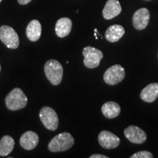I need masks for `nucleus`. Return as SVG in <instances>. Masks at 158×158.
<instances>
[{
  "mask_svg": "<svg viewBox=\"0 0 158 158\" xmlns=\"http://www.w3.org/2000/svg\"><path fill=\"white\" fill-rule=\"evenodd\" d=\"M41 31H42V27H41L40 23L37 20H32L30 21L27 27V36L29 40L35 42L38 40L41 36Z\"/></svg>",
  "mask_w": 158,
  "mask_h": 158,
  "instance_id": "nucleus-16",
  "label": "nucleus"
},
{
  "mask_svg": "<svg viewBox=\"0 0 158 158\" xmlns=\"http://www.w3.org/2000/svg\"><path fill=\"white\" fill-rule=\"evenodd\" d=\"M153 155L148 151H140L130 156V158H152Z\"/></svg>",
  "mask_w": 158,
  "mask_h": 158,
  "instance_id": "nucleus-19",
  "label": "nucleus"
},
{
  "mask_svg": "<svg viewBox=\"0 0 158 158\" xmlns=\"http://www.w3.org/2000/svg\"><path fill=\"white\" fill-rule=\"evenodd\" d=\"M0 40L9 48L15 49L19 45V35L9 26L5 25L0 27Z\"/></svg>",
  "mask_w": 158,
  "mask_h": 158,
  "instance_id": "nucleus-6",
  "label": "nucleus"
},
{
  "mask_svg": "<svg viewBox=\"0 0 158 158\" xmlns=\"http://www.w3.org/2000/svg\"><path fill=\"white\" fill-rule=\"evenodd\" d=\"M72 29V21L68 18H62L59 19L55 27V31L59 37H67Z\"/></svg>",
  "mask_w": 158,
  "mask_h": 158,
  "instance_id": "nucleus-13",
  "label": "nucleus"
},
{
  "mask_svg": "<svg viewBox=\"0 0 158 158\" xmlns=\"http://www.w3.org/2000/svg\"><path fill=\"white\" fill-rule=\"evenodd\" d=\"M83 55L84 56V65L90 69L98 68L103 57V54L101 51L91 46L85 47L83 50Z\"/></svg>",
  "mask_w": 158,
  "mask_h": 158,
  "instance_id": "nucleus-5",
  "label": "nucleus"
},
{
  "mask_svg": "<svg viewBox=\"0 0 158 158\" xmlns=\"http://www.w3.org/2000/svg\"><path fill=\"white\" fill-rule=\"evenodd\" d=\"M141 99L147 102H152L158 98V84L152 83L147 85L140 94Z\"/></svg>",
  "mask_w": 158,
  "mask_h": 158,
  "instance_id": "nucleus-14",
  "label": "nucleus"
},
{
  "mask_svg": "<svg viewBox=\"0 0 158 158\" xmlns=\"http://www.w3.org/2000/svg\"><path fill=\"white\" fill-rule=\"evenodd\" d=\"M145 1H150V0H145Z\"/></svg>",
  "mask_w": 158,
  "mask_h": 158,
  "instance_id": "nucleus-23",
  "label": "nucleus"
},
{
  "mask_svg": "<svg viewBox=\"0 0 158 158\" xmlns=\"http://www.w3.org/2000/svg\"><path fill=\"white\" fill-rule=\"evenodd\" d=\"M31 0H18V2H19V3L20 5H27V4H29Z\"/></svg>",
  "mask_w": 158,
  "mask_h": 158,
  "instance_id": "nucleus-21",
  "label": "nucleus"
},
{
  "mask_svg": "<svg viewBox=\"0 0 158 158\" xmlns=\"http://www.w3.org/2000/svg\"><path fill=\"white\" fill-rule=\"evenodd\" d=\"M44 70L45 76L51 84L54 86L62 82L63 76V68L58 61L51 59L45 64Z\"/></svg>",
  "mask_w": 158,
  "mask_h": 158,
  "instance_id": "nucleus-3",
  "label": "nucleus"
},
{
  "mask_svg": "<svg viewBox=\"0 0 158 158\" xmlns=\"http://www.w3.org/2000/svg\"><path fill=\"white\" fill-rule=\"evenodd\" d=\"M90 158H108V157L106 155H99V154H96V155H91Z\"/></svg>",
  "mask_w": 158,
  "mask_h": 158,
  "instance_id": "nucleus-20",
  "label": "nucleus"
},
{
  "mask_svg": "<svg viewBox=\"0 0 158 158\" xmlns=\"http://www.w3.org/2000/svg\"><path fill=\"white\" fill-rule=\"evenodd\" d=\"M125 137L133 143L141 144L147 141V134L137 126L130 125L124 131Z\"/></svg>",
  "mask_w": 158,
  "mask_h": 158,
  "instance_id": "nucleus-8",
  "label": "nucleus"
},
{
  "mask_svg": "<svg viewBox=\"0 0 158 158\" xmlns=\"http://www.w3.org/2000/svg\"><path fill=\"white\" fill-rule=\"evenodd\" d=\"M150 13L147 8L138 9L133 16V24L138 30H143L149 24Z\"/></svg>",
  "mask_w": 158,
  "mask_h": 158,
  "instance_id": "nucleus-10",
  "label": "nucleus"
},
{
  "mask_svg": "<svg viewBox=\"0 0 158 158\" xmlns=\"http://www.w3.org/2000/svg\"><path fill=\"white\" fill-rule=\"evenodd\" d=\"M98 141L100 145L106 149H115L120 143L119 138L115 134L107 130L100 132L98 135Z\"/></svg>",
  "mask_w": 158,
  "mask_h": 158,
  "instance_id": "nucleus-9",
  "label": "nucleus"
},
{
  "mask_svg": "<svg viewBox=\"0 0 158 158\" xmlns=\"http://www.w3.org/2000/svg\"><path fill=\"white\" fill-rule=\"evenodd\" d=\"M75 143L73 135L69 133H62L55 136L48 144V149L51 152L67 151Z\"/></svg>",
  "mask_w": 158,
  "mask_h": 158,
  "instance_id": "nucleus-1",
  "label": "nucleus"
},
{
  "mask_svg": "<svg viewBox=\"0 0 158 158\" xmlns=\"http://www.w3.org/2000/svg\"><path fill=\"white\" fill-rule=\"evenodd\" d=\"M39 143V137L37 133L32 131L24 133L20 138V144L26 150L35 149Z\"/></svg>",
  "mask_w": 158,
  "mask_h": 158,
  "instance_id": "nucleus-12",
  "label": "nucleus"
},
{
  "mask_svg": "<svg viewBox=\"0 0 158 158\" xmlns=\"http://www.w3.org/2000/svg\"><path fill=\"white\" fill-rule=\"evenodd\" d=\"M2 0H0V2H2Z\"/></svg>",
  "mask_w": 158,
  "mask_h": 158,
  "instance_id": "nucleus-24",
  "label": "nucleus"
},
{
  "mask_svg": "<svg viewBox=\"0 0 158 158\" xmlns=\"http://www.w3.org/2000/svg\"><path fill=\"white\" fill-rule=\"evenodd\" d=\"M101 110L105 117L114 118L119 115L120 112H121V108L117 102L109 101L102 105Z\"/></svg>",
  "mask_w": 158,
  "mask_h": 158,
  "instance_id": "nucleus-17",
  "label": "nucleus"
},
{
  "mask_svg": "<svg viewBox=\"0 0 158 158\" xmlns=\"http://www.w3.org/2000/svg\"><path fill=\"white\" fill-rule=\"evenodd\" d=\"M15 146V141L11 136L5 135L0 141V156L4 157L13 152Z\"/></svg>",
  "mask_w": 158,
  "mask_h": 158,
  "instance_id": "nucleus-18",
  "label": "nucleus"
},
{
  "mask_svg": "<svg viewBox=\"0 0 158 158\" xmlns=\"http://www.w3.org/2000/svg\"><path fill=\"white\" fill-rule=\"evenodd\" d=\"M27 96L21 89L15 88L11 91L5 98V104L7 108L11 110L22 109L27 106Z\"/></svg>",
  "mask_w": 158,
  "mask_h": 158,
  "instance_id": "nucleus-2",
  "label": "nucleus"
},
{
  "mask_svg": "<svg viewBox=\"0 0 158 158\" xmlns=\"http://www.w3.org/2000/svg\"><path fill=\"white\" fill-rule=\"evenodd\" d=\"M122 7L118 0H108L102 10V16L105 19L110 20L120 14Z\"/></svg>",
  "mask_w": 158,
  "mask_h": 158,
  "instance_id": "nucleus-11",
  "label": "nucleus"
},
{
  "mask_svg": "<svg viewBox=\"0 0 158 158\" xmlns=\"http://www.w3.org/2000/svg\"><path fill=\"white\" fill-rule=\"evenodd\" d=\"M125 77V71L121 65L115 64L105 72L103 80L108 85H116L123 81Z\"/></svg>",
  "mask_w": 158,
  "mask_h": 158,
  "instance_id": "nucleus-7",
  "label": "nucleus"
},
{
  "mask_svg": "<svg viewBox=\"0 0 158 158\" xmlns=\"http://www.w3.org/2000/svg\"><path fill=\"white\" fill-rule=\"evenodd\" d=\"M40 118L43 125L48 130L54 131L58 127V115L53 108L48 106L43 107L40 111Z\"/></svg>",
  "mask_w": 158,
  "mask_h": 158,
  "instance_id": "nucleus-4",
  "label": "nucleus"
},
{
  "mask_svg": "<svg viewBox=\"0 0 158 158\" xmlns=\"http://www.w3.org/2000/svg\"><path fill=\"white\" fill-rule=\"evenodd\" d=\"M124 29L121 25H112L108 27L106 31L105 37L108 41L110 43H115L119 40L124 35Z\"/></svg>",
  "mask_w": 158,
  "mask_h": 158,
  "instance_id": "nucleus-15",
  "label": "nucleus"
},
{
  "mask_svg": "<svg viewBox=\"0 0 158 158\" xmlns=\"http://www.w3.org/2000/svg\"><path fill=\"white\" fill-rule=\"evenodd\" d=\"M0 71H1V65H0Z\"/></svg>",
  "mask_w": 158,
  "mask_h": 158,
  "instance_id": "nucleus-22",
  "label": "nucleus"
}]
</instances>
